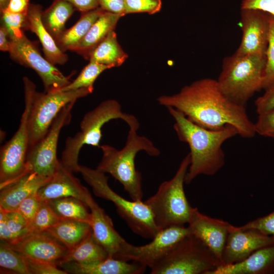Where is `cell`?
Wrapping results in <instances>:
<instances>
[{
  "label": "cell",
  "instance_id": "obj_1",
  "mask_svg": "<svg viewBox=\"0 0 274 274\" xmlns=\"http://www.w3.org/2000/svg\"><path fill=\"white\" fill-rule=\"evenodd\" d=\"M157 101L160 105L177 109L206 128L219 129L230 125L243 138H252L256 134L245 106L228 98L217 80L206 78L196 80L176 94L160 96Z\"/></svg>",
  "mask_w": 274,
  "mask_h": 274
},
{
  "label": "cell",
  "instance_id": "obj_2",
  "mask_svg": "<svg viewBox=\"0 0 274 274\" xmlns=\"http://www.w3.org/2000/svg\"><path fill=\"white\" fill-rule=\"evenodd\" d=\"M167 109L175 120L174 128L178 139L187 143L190 149V163L185 183H190L199 175L216 174L225 163L222 145L238 134L236 129L230 125L219 129L206 128L191 121L177 109Z\"/></svg>",
  "mask_w": 274,
  "mask_h": 274
},
{
  "label": "cell",
  "instance_id": "obj_3",
  "mask_svg": "<svg viewBox=\"0 0 274 274\" xmlns=\"http://www.w3.org/2000/svg\"><path fill=\"white\" fill-rule=\"evenodd\" d=\"M136 131L129 128L125 145L120 150L109 145H100L102 155L96 168L121 183L131 200L140 201L143 196L142 178L135 167V156L141 151L151 156H158L160 151L150 140L139 135Z\"/></svg>",
  "mask_w": 274,
  "mask_h": 274
},
{
  "label": "cell",
  "instance_id": "obj_4",
  "mask_svg": "<svg viewBox=\"0 0 274 274\" xmlns=\"http://www.w3.org/2000/svg\"><path fill=\"white\" fill-rule=\"evenodd\" d=\"M116 119L125 121L129 128L136 130L139 128L140 123L136 117L124 113L117 100H104L85 114L80 124V131L66 139L60 160L62 166L72 173L78 172L79 155L82 146L86 144L99 148L102 126Z\"/></svg>",
  "mask_w": 274,
  "mask_h": 274
},
{
  "label": "cell",
  "instance_id": "obj_5",
  "mask_svg": "<svg viewBox=\"0 0 274 274\" xmlns=\"http://www.w3.org/2000/svg\"><path fill=\"white\" fill-rule=\"evenodd\" d=\"M265 56L235 53L223 60L217 79L223 93L230 100L245 106L255 92L262 89Z\"/></svg>",
  "mask_w": 274,
  "mask_h": 274
},
{
  "label": "cell",
  "instance_id": "obj_6",
  "mask_svg": "<svg viewBox=\"0 0 274 274\" xmlns=\"http://www.w3.org/2000/svg\"><path fill=\"white\" fill-rule=\"evenodd\" d=\"M190 163L188 153L182 160L174 177L162 182L156 192L144 202L159 229L188 224L192 207L186 197L184 184Z\"/></svg>",
  "mask_w": 274,
  "mask_h": 274
},
{
  "label": "cell",
  "instance_id": "obj_7",
  "mask_svg": "<svg viewBox=\"0 0 274 274\" xmlns=\"http://www.w3.org/2000/svg\"><path fill=\"white\" fill-rule=\"evenodd\" d=\"M78 172L81 173L96 196L115 204L118 214L133 232L143 238H152L160 230L145 202L128 200L117 194L109 186L105 173L97 168L81 165H79Z\"/></svg>",
  "mask_w": 274,
  "mask_h": 274
},
{
  "label": "cell",
  "instance_id": "obj_8",
  "mask_svg": "<svg viewBox=\"0 0 274 274\" xmlns=\"http://www.w3.org/2000/svg\"><path fill=\"white\" fill-rule=\"evenodd\" d=\"M221 265L209 249L189 234L178 242L153 267L151 274H210Z\"/></svg>",
  "mask_w": 274,
  "mask_h": 274
},
{
  "label": "cell",
  "instance_id": "obj_9",
  "mask_svg": "<svg viewBox=\"0 0 274 274\" xmlns=\"http://www.w3.org/2000/svg\"><path fill=\"white\" fill-rule=\"evenodd\" d=\"M24 109L19 126L12 138L1 149L0 189L12 183L27 170L26 160L29 142V116L36 85L30 79H23Z\"/></svg>",
  "mask_w": 274,
  "mask_h": 274
},
{
  "label": "cell",
  "instance_id": "obj_10",
  "mask_svg": "<svg viewBox=\"0 0 274 274\" xmlns=\"http://www.w3.org/2000/svg\"><path fill=\"white\" fill-rule=\"evenodd\" d=\"M92 91L86 88L69 91L58 89L44 92L36 90L29 116L28 149L44 137L63 107Z\"/></svg>",
  "mask_w": 274,
  "mask_h": 274
},
{
  "label": "cell",
  "instance_id": "obj_11",
  "mask_svg": "<svg viewBox=\"0 0 274 274\" xmlns=\"http://www.w3.org/2000/svg\"><path fill=\"white\" fill-rule=\"evenodd\" d=\"M76 101H72L60 111L46 134L28 149L26 168L40 176L51 177L61 165L57 157V147L60 131L71 120V111Z\"/></svg>",
  "mask_w": 274,
  "mask_h": 274
},
{
  "label": "cell",
  "instance_id": "obj_12",
  "mask_svg": "<svg viewBox=\"0 0 274 274\" xmlns=\"http://www.w3.org/2000/svg\"><path fill=\"white\" fill-rule=\"evenodd\" d=\"M9 40V53L11 58L34 70L41 79L45 92L60 89L71 82V76H64L55 65L44 58L37 46L24 32Z\"/></svg>",
  "mask_w": 274,
  "mask_h": 274
},
{
  "label": "cell",
  "instance_id": "obj_13",
  "mask_svg": "<svg viewBox=\"0 0 274 274\" xmlns=\"http://www.w3.org/2000/svg\"><path fill=\"white\" fill-rule=\"evenodd\" d=\"M86 203L90 211V225L95 239L105 249L110 257L129 261L133 245L117 232L111 219L94 201L90 193L86 198Z\"/></svg>",
  "mask_w": 274,
  "mask_h": 274
},
{
  "label": "cell",
  "instance_id": "obj_14",
  "mask_svg": "<svg viewBox=\"0 0 274 274\" xmlns=\"http://www.w3.org/2000/svg\"><path fill=\"white\" fill-rule=\"evenodd\" d=\"M239 22L242 39L234 53L265 56L269 31V14L257 9H241Z\"/></svg>",
  "mask_w": 274,
  "mask_h": 274
},
{
  "label": "cell",
  "instance_id": "obj_15",
  "mask_svg": "<svg viewBox=\"0 0 274 274\" xmlns=\"http://www.w3.org/2000/svg\"><path fill=\"white\" fill-rule=\"evenodd\" d=\"M273 245V236L256 229L242 228L231 225L223 251L221 264L241 262L256 250Z\"/></svg>",
  "mask_w": 274,
  "mask_h": 274
},
{
  "label": "cell",
  "instance_id": "obj_16",
  "mask_svg": "<svg viewBox=\"0 0 274 274\" xmlns=\"http://www.w3.org/2000/svg\"><path fill=\"white\" fill-rule=\"evenodd\" d=\"M190 234L188 226H173L160 230L147 244L133 246L129 261L136 262L151 269L172 249L181 239Z\"/></svg>",
  "mask_w": 274,
  "mask_h": 274
},
{
  "label": "cell",
  "instance_id": "obj_17",
  "mask_svg": "<svg viewBox=\"0 0 274 274\" xmlns=\"http://www.w3.org/2000/svg\"><path fill=\"white\" fill-rule=\"evenodd\" d=\"M231 224L210 217L192 207L188 223L190 234L199 239L213 253L221 264L223 251Z\"/></svg>",
  "mask_w": 274,
  "mask_h": 274
},
{
  "label": "cell",
  "instance_id": "obj_18",
  "mask_svg": "<svg viewBox=\"0 0 274 274\" xmlns=\"http://www.w3.org/2000/svg\"><path fill=\"white\" fill-rule=\"evenodd\" d=\"M9 245L28 258L57 265L68 252L63 244L47 231L29 233L18 242Z\"/></svg>",
  "mask_w": 274,
  "mask_h": 274
},
{
  "label": "cell",
  "instance_id": "obj_19",
  "mask_svg": "<svg viewBox=\"0 0 274 274\" xmlns=\"http://www.w3.org/2000/svg\"><path fill=\"white\" fill-rule=\"evenodd\" d=\"M73 173L61 164L50 180L38 190L37 194L41 201L74 197L86 203V198L90 192Z\"/></svg>",
  "mask_w": 274,
  "mask_h": 274
},
{
  "label": "cell",
  "instance_id": "obj_20",
  "mask_svg": "<svg viewBox=\"0 0 274 274\" xmlns=\"http://www.w3.org/2000/svg\"><path fill=\"white\" fill-rule=\"evenodd\" d=\"M51 177L26 171L18 179L0 189V208L6 211H16L23 199L37 192Z\"/></svg>",
  "mask_w": 274,
  "mask_h": 274
},
{
  "label": "cell",
  "instance_id": "obj_21",
  "mask_svg": "<svg viewBox=\"0 0 274 274\" xmlns=\"http://www.w3.org/2000/svg\"><path fill=\"white\" fill-rule=\"evenodd\" d=\"M58 266L67 273L73 274H140L146 269L136 262L129 263L110 257L94 262H67L60 263Z\"/></svg>",
  "mask_w": 274,
  "mask_h": 274
},
{
  "label": "cell",
  "instance_id": "obj_22",
  "mask_svg": "<svg viewBox=\"0 0 274 274\" xmlns=\"http://www.w3.org/2000/svg\"><path fill=\"white\" fill-rule=\"evenodd\" d=\"M210 274H274V245L256 250L241 262L220 265Z\"/></svg>",
  "mask_w": 274,
  "mask_h": 274
},
{
  "label": "cell",
  "instance_id": "obj_23",
  "mask_svg": "<svg viewBox=\"0 0 274 274\" xmlns=\"http://www.w3.org/2000/svg\"><path fill=\"white\" fill-rule=\"evenodd\" d=\"M43 11L40 5L30 4L27 13V29L39 38L45 58L54 65L63 64L68 60V56L58 48L55 40L43 25L41 19Z\"/></svg>",
  "mask_w": 274,
  "mask_h": 274
},
{
  "label": "cell",
  "instance_id": "obj_24",
  "mask_svg": "<svg viewBox=\"0 0 274 274\" xmlns=\"http://www.w3.org/2000/svg\"><path fill=\"white\" fill-rule=\"evenodd\" d=\"M123 16L105 11L72 51L88 60L91 52L111 31L115 29L119 20Z\"/></svg>",
  "mask_w": 274,
  "mask_h": 274
},
{
  "label": "cell",
  "instance_id": "obj_25",
  "mask_svg": "<svg viewBox=\"0 0 274 274\" xmlns=\"http://www.w3.org/2000/svg\"><path fill=\"white\" fill-rule=\"evenodd\" d=\"M46 231L59 241L69 250L84 239L92 229L90 224L88 222L61 219L57 224Z\"/></svg>",
  "mask_w": 274,
  "mask_h": 274
},
{
  "label": "cell",
  "instance_id": "obj_26",
  "mask_svg": "<svg viewBox=\"0 0 274 274\" xmlns=\"http://www.w3.org/2000/svg\"><path fill=\"white\" fill-rule=\"evenodd\" d=\"M104 11L98 7L82 13L77 22L70 28L65 29L55 40L58 48L64 52L72 51Z\"/></svg>",
  "mask_w": 274,
  "mask_h": 274
},
{
  "label": "cell",
  "instance_id": "obj_27",
  "mask_svg": "<svg viewBox=\"0 0 274 274\" xmlns=\"http://www.w3.org/2000/svg\"><path fill=\"white\" fill-rule=\"evenodd\" d=\"M127 57L128 54L119 44L114 30L91 52L88 60L106 65L111 68L121 65Z\"/></svg>",
  "mask_w": 274,
  "mask_h": 274
},
{
  "label": "cell",
  "instance_id": "obj_28",
  "mask_svg": "<svg viewBox=\"0 0 274 274\" xmlns=\"http://www.w3.org/2000/svg\"><path fill=\"white\" fill-rule=\"evenodd\" d=\"M109 257L107 251L95 239L91 231L78 245L69 250L58 265L60 263L67 262L91 263L105 259Z\"/></svg>",
  "mask_w": 274,
  "mask_h": 274
},
{
  "label": "cell",
  "instance_id": "obj_29",
  "mask_svg": "<svg viewBox=\"0 0 274 274\" xmlns=\"http://www.w3.org/2000/svg\"><path fill=\"white\" fill-rule=\"evenodd\" d=\"M75 10L73 6L67 2L53 0L52 4L43 11L42 23L55 40L65 30V23Z\"/></svg>",
  "mask_w": 274,
  "mask_h": 274
},
{
  "label": "cell",
  "instance_id": "obj_30",
  "mask_svg": "<svg viewBox=\"0 0 274 274\" xmlns=\"http://www.w3.org/2000/svg\"><path fill=\"white\" fill-rule=\"evenodd\" d=\"M46 202L60 219L91 223V215L89 208L79 199L67 197L51 200Z\"/></svg>",
  "mask_w": 274,
  "mask_h": 274
},
{
  "label": "cell",
  "instance_id": "obj_31",
  "mask_svg": "<svg viewBox=\"0 0 274 274\" xmlns=\"http://www.w3.org/2000/svg\"><path fill=\"white\" fill-rule=\"evenodd\" d=\"M0 266L14 273L31 274L25 256L3 241L0 244Z\"/></svg>",
  "mask_w": 274,
  "mask_h": 274
},
{
  "label": "cell",
  "instance_id": "obj_32",
  "mask_svg": "<svg viewBox=\"0 0 274 274\" xmlns=\"http://www.w3.org/2000/svg\"><path fill=\"white\" fill-rule=\"evenodd\" d=\"M109 68H110L106 65L89 61L74 81L60 89L69 91L86 88L93 91V84L97 77L104 71Z\"/></svg>",
  "mask_w": 274,
  "mask_h": 274
},
{
  "label": "cell",
  "instance_id": "obj_33",
  "mask_svg": "<svg viewBox=\"0 0 274 274\" xmlns=\"http://www.w3.org/2000/svg\"><path fill=\"white\" fill-rule=\"evenodd\" d=\"M60 219L46 202L42 201L38 211L29 225V233L46 231L57 224Z\"/></svg>",
  "mask_w": 274,
  "mask_h": 274
},
{
  "label": "cell",
  "instance_id": "obj_34",
  "mask_svg": "<svg viewBox=\"0 0 274 274\" xmlns=\"http://www.w3.org/2000/svg\"><path fill=\"white\" fill-rule=\"evenodd\" d=\"M4 214L7 226L12 233L13 244L29 234V224L25 218L18 211H6L0 208Z\"/></svg>",
  "mask_w": 274,
  "mask_h": 274
},
{
  "label": "cell",
  "instance_id": "obj_35",
  "mask_svg": "<svg viewBox=\"0 0 274 274\" xmlns=\"http://www.w3.org/2000/svg\"><path fill=\"white\" fill-rule=\"evenodd\" d=\"M274 83V16L269 14V31L265 53L262 89Z\"/></svg>",
  "mask_w": 274,
  "mask_h": 274
},
{
  "label": "cell",
  "instance_id": "obj_36",
  "mask_svg": "<svg viewBox=\"0 0 274 274\" xmlns=\"http://www.w3.org/2000/svg\"><path fill=\"white\" fill-rule=\"evenodd\" d=\"M1 14V25L7 30L9 39L21 36L23 33V29H27V14L12 13L6 11Z\"/></svg>",
  "mask_w": 274,
  "mask_h": 274
},
{
  "label": "cell",
  "instance_id": "obj_37",
  "mask_svg": "<svg viewBox=\"0 0 274 274\" xmlns=\"http://www.w3.org/2000/svg\"><path fill=\"white\" fill-rule=\"evenodd\" d=\"M125 14L158 12L162 6L161 0H124Z\"/></svg>",
  "mask_w": 274,
  "mask_h": 274
},
{
  "label": "cell",
  "instance_id": "obj_38",
  "mask_svg": "<svg viewBox=\"0 0 274 274\" xmlns=\"http://www.w3.org/2000/svg\"><path fill=\"white\" fill-rule=\"evenodd\" d=\"M254 125L256 134L274 139V108L258 114Z\"/></svg>",
  "mask_w": 274,
  "mask_h": 274
},
{
  "label": "cell",
  "instance_id": "obj_39",
  "mask_svg": "<svg viewBox=\"0 0 274 274\" xmlns=\"http://www.w3.org/2000/svg\"><path fill=\"white\" fill-rule=\"evenodd\" d=\"M41 202L36 192L23 199L19 204L17 211L25 218L30 225L38 211Z\"/></svg>",
  "mask_w": 274,
  "mask_h": 274
},
{
  "label": "cell",
  "instance_id": "obj_40",
  "mask_svg": "<svg viewBox=\"0 0 274 274\" xmlns=\"http://www.w3.org/2000/svg\"><path fill=\"white\" fill-rule=\"evenodd\" d=\"M239 227L245 229H256L265 234L274 236V211Z\"/></svg>",
  "mask_w": 274,
  "mask_h": 274
},
{
  "label": "cell",
  "instance_id": "obj_41",
  "mask_svg": "<svg viewBox=\"0 0 274 274\" xmlns=\"http://www.w3.org/2000/svg\"><path fill=\"white\" fill-rule=\"evenodd\" d=\"M25 257L31 274H67L55 263Z\"/></svg>",
  "mask_w": 274,
  "mask_h": 274
},
{
  "label": "cell",
  "instance_id": "obj_42",
  "mask_svg": "<svg viewBox=\"0 0 274 274\" xmlns=\"http://www.w3.org/2000/svg\"><path fill=\"white\" fill-rule=\"evenodd\" d=\"M264 90V93L255 102L258 114L274 108V83Z\"/></svg>",
  "mask_w": 274,
  "mask_h": 274
},
{
  "label": "cell",
  "instance_id": "obj_43",
  "mask_svg": "<svg viewBox=\"0 0 274 274\" xmlns=\"http://www.w3.org/2000/svg\"><path fill=\"white\" fill-rule=\"evenodd\" d=\"M241 9L259 10L274 16V0H243Z\"/></svg>",
  "mask_w": 274,
  "mask_h": 274
},
{
  "label": "cell",
  "instance_id": "obj_44",
  "mask_svg": "<svg viewBox=\"0 0 274 274\" xmlns=\"http://www.w3.org/2000/svg\"><path fill=\"white\" fill-rule=\"evenodd\" d=\"M99 7L103 10L125 15L124 0H98Z\"/></svg>",
  "mask_w": 274,
  "mask_h": 274
},
{
  "label": "cell",
  "instance_id": "obj_45",
  "mask_svg": "<svg viewBox=\"0 0 274 274\" xmlns=\"http://www.w3.org/2000/svg\"><path fill=\"white\" fill-rule=\"evenodd\" d=\"M69 3L75 10L81 13L89 11L99 7L98 0H63Z\"/></svg>",
  "mask_w": 274,
  "mask_h": 274
},
{
  "label": "cell",
  "instance_id": "obj_46",
  "mask_svg": "<svg viewBox=\"0 0 274 274\" xmlns=\"http://www.w3.org/2000/svg\"><path fill=\"white\" fill-rule=\"evenodd\" d=\"M30 4L29 0H10L3 11L16 14H27Z\"/></svg>",
  "mask_w": 274,
  "mask_h": 274
},
{
  "label": "cell",
  "instance_id": "obj_47",
  "mask_svg": "<svg viewBox=\"0 0 274 274\" xmlns=\"http://www.w3.org/2000/svg\"><path fill=\"white\" fill-rule=\"evenodd\" d=\"M0 239L1 241L11 244L14 241L13 236L10 231L2 211L0 210Z\"/></svg>",
  "mask_w": 274,
  "mask_h": 274
},
{
  "label": "cell",
  "instance_id": "obj_48",
  "mask_svg": "<svg viewBox=\"0 0 274 274\" xmlns=\"http://www.w3.org/2000/svg\"><path fill=\"white\" fill-rule=\"evenodd\" d=\"M10 40L6 28L2 25L0 27V50L2 51L9 52Z\"/></svg>",
  "mask_w": 274,
  "mask_h": 274
},
{
  "label": "cell",
  "instance_id": "obj_49",
  "mask_svg": "<svg viewBox=\"0 0 274 274\" xmlns=\"http://www.w3.org/2000/svg\"><path fill=\"white\" fill-rule=\"evenodd\" d=\"M10 0H0V11L2 12L7 7Z\"/></svg>",
  "mask_w": 274,
  "mask_h": 274
}]
</instances>
